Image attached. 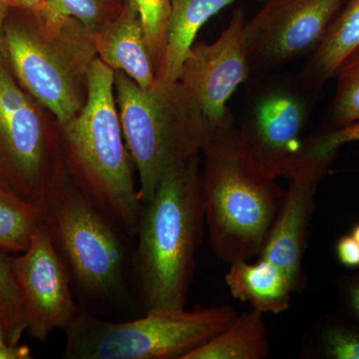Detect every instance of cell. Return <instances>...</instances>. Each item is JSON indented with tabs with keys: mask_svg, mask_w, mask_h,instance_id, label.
Segmentation results:
<instances>
[{
	"mask_svg": "<svg viewBox=\"0 0 359 359\" xmlns=\"http://www.w3.org/2000/svg\"><path fill=\"white\" fill-rule=\"evenodd\" d=\"M13 269L25 306L26 332L44 341L54 330H65L79 308L71 294L69 269L43 223L27 249L13 257Z\"/></svg>",
	"mask_w": 359,
	"mask_h": 359,
	"instance_id": "7c38bea8",
	"label": "cell"
},
{
	"mask_svg": "<svg viewBox=\"0 0 359 359\" xmlns=\"http://www.w3.org/2000/svg\"><path fill=\"white\" fill-rule=\"evenodd\" d=\"M53 13L74 18L89 33L100 29L122 9L120 0H48Z\"/></svg>",
	"mask_w": 359,
	"mask_h": 359,
	"instance_id": "603a6c76",
	"label": "cell"
},
{
	"mask_svg": "<svg viewBox=\"0 0 359 359\" xmlns=\"http://www.w3.org/2000/svg\"><path fill=\"white\" fill-rule=\"evenodd\" d=\"M114 85L125 143L139 175V196L146 203L170 168L199 156L209 126L179 82L143 89L119 71Z\"/></svg>",
	"mask_w": 359,
	"mask_h": 359,
	"instance_id": "5b68a950",
	"label": "cell"
},
{
	"mask_svg": "<svg viewBox=\"0 0 359 359\" xmlns=\"http://www.w3.org/2000/svg\"><path fill=\"white\" fill-rule=\"evenodd\" d=\"M32 349L26 344H11L0 321V359H30Z\"/></svg>",
	"mask_w": 359,
	"mask_h": 359,
	"instance_id": "f1b7e54d",
	"label": "cell"
},
{
	"mask_svg": "<svg viewBox=\"0 0 359 359\" xmlns=\"http://www.w3.org/2000/svg\"><path fill=\"white\" fill-rule=\"evenodd\" d=\"M0 321L11 344L26 332L25 306L13 269V257L0 249Z\"/></svg>",
	"mask_w": 359,
	"mask_h": 359,
	"instance_id": "44dd1931",
	"label": "cell"
},
{
	"mask_svg": "<svg viewBox=\"0 0 359 359\" xmlns=\"http://www.w3.org/2000/svg\"><path fill=\"white\" fill-rule=\"evenodd\" d=\"M344 4V0H266L243 30L252 74L311 56Z\"/></svg>",
	"mask_w": 359,
	"mask_h": 359,
	"instance_id": "30bf717a",
	"label": "cell"
},
{
	"mask_svg": "<svg viewBox=\"0 0 359 359\" xmlns=\"http://www.w3.org/2000/svg\"><path fill=\"white\" fill-rule=\"evenodd\" d=\"M318 349L328 359H359V330L349 323L330 318L320 330Z\"/></svg>",
	"mask_w": 359,
	"mask_h": 359,
	"instance_id": "cb8c5ba5",
	"label": "cell"
},
{
	"mask_svg": "<svg viewBox=\"0 0 359 359\" xmlns=\"http://www.w3.org/2000/svg\"><path fill=\"white\" fill-rule=\"evenodd\" d=\"M201 194L215 254L231 264L261 254L285 191L245 147L231 113L209 127Z\"/></svg>",
	"mask_w": 359,
	"mask_h": 359,
	"instance_id": "6da1fadb",
	"label": "cell"
},
{
	"mask_svg": "<svg viewBox=\"0 0 359 359\" xmlns=\"http://www.w3.org/2000/svg\"><path fill=\"white\" fill-rule=\"evenodd\" d=\"M43 119L0 56V189L40 205L52 177Z\"/></svg>",
	"mask_w": 359,
	"mask_h": 359,
	"instance_id": "9c48e42d",
	"label": "cell"
},
{
	"mask_svg": "<svg viewBox=\"0 0 359 359\" xmlns=\"http://www.w3.org/2000/svg\"><path fill=\"white\" fill-rule=\"evenodd\" d=\"M230 266L224 280L238 301L263 313L280 314L290 309L295 290L282 269L261 257L257 263L238 261Z\"/></svg>",
	"mask_w": 359,
	"mask_h": 359,
	"instance_id": "9a60e30c",
	"label": "cell"
},
{
	"mask_svg": "<svg viewBox=\"0 0 359 359\" xmlns=\"http://www.w3.org/2000/svg\"><path fill=\"white\" fill-rule=\"evenodd\" d=\"M39 205L43 224L80 290L102 299L118 294L126 264L121 230L59 171Z\"/></svg>",
	"mask_w": 359,
	"mask_h": 359,
	"instance_id": "52a82bcc",
	"label": "cell"
},
{
	"mask_svg": "<svg viewBox=\"0 0 359 359\" xmlns=\"http://www.w3.org/2000/svg\"><path fill=\"white\" fill-rule=\"evenodd\" d=\"M115 73L98 57L86 78L83 107L62 127L76 185L125 236L136 235L143 202L133 178L114 97Z\"/></svg>",
	"mask_w": 359,
	"mask_h": 359,
	"instance_id": "3957f363",
	"label": "cell"
},
{
	"mask_svg": "<svg viewBox=\"0 0 359 359\" xmlns=\"http://www.w3.org/2000/svg\"><path fill=\"white\" fill-rule=\"evenodd\" d=\"M204 224L196 156L170 168L142 207L134 269L145 313L185 308Z\"/></svg>",
	"mask_w": 359,
	"mask_h": 359,
	"instance_id": "7a4b0ae2",
	"label": "cell"
},
{
	"mask_svg": "<svg viewBox=\"0 0 359 359\" xmlns=\"http://www.w3.org/2000/svg\"><path fill=\"white\" fill-rule=\"evenodd\" d=\"M351 236L359 243V224L354 226Z\"/></svg>",
	"mask_w": 359,
	"mask_h": 359,
	"instance_id": "4dcf8cb0",
	"label": "cell"
},
{
	"mask_svg": "<svg viewBox=\"0 0 359 359\" xmlns=\"http://www.w3.org/2000/svg\"><path fill=\"white\" fill-rule=\"evenodd\" d=\"M6 2L9 9L15 8L30 11L44 20L57 21L65 18L63 16L52 13L48 0H6Z\"/></svg>",
	"mask_w": 359,
	"mask_h": 359,
	"instance_id": "484cf974",
	"label": "cell"
},
{
	"mask_svg": "<svg viewBox=\"0 0 359 359\" xmlns=\"http://www.w3.org/2000/svg\"><path fill=\"white\" fill-rule=\"evenodd\" d=\"M89 36L97 57L106 65L128 75L141 88L151 89L157 84L140 18L127 0L113 20Z\"/></svg>",
	"mask_w": 359,
	"mask_h": 359,
	"instance_id": "5bb4252c",
	"label": "cell"
},
{
	"mask_svg": "<svg viewBox=\"0 0 359 359\" xmlns=\"http://www.w3.org/2000/svg\"><path fill=\"white\" fill-rule=\"evenodd\" d=\"M42 223L39 205L0 189V249L9 254L25 252Z\"/></svg>",
	"mask_w": 359,
	"mask_h": 359,
	"instance_id": "d6986e66",
	"label": "cell"
},
{
	"mask_svg": "<svg viewBox=\"0 0 359 359\" xmlns=\"http://www.w3.org/2000/svg\"><path fill=\"white\" fill-rule=\"evenodd\" d=\"M245 21V11L237 9L216 41L193 45L184 61L179 83L209 127L231 114L228 101L252 75L243 37Z\"/></svg>",
	"mask_w": 359,
	"mask_h": 359,
	"instance_id": "4fadbf2b",
	"label": "cell"
},
{
	"mask_svg": "<svg viewBox=\"0 0 359 359\" xmlns=\"http://www.w3.org/2000/svg\"><path fill=\"white\" fill-rule=\"evenodd\" d=\"M264 314L252 309L237 316L230 325L182 359L266 358L269 344Z\"/></svg>",
	"mask_w": 359,
	"mask_h": 359,
	"instance_id": "e0dca14e",
	"label": "cell"
},
{
	"mask_svg": "<svg viewBox=\"0 0 359 359\" xmlns=\"http://www.w3.org/2000/svg\"><path fill=\"white\" fill-rule=\"evenodd\" d=\"M230 306L165 308L128 321H106L80 309L65 328L68 359H182L230 325Z\"/></svg>",
	"mask_w": 359,
	"mask_h": 359,
	"instance_id": "8992f818",
	"label": "cell"
},
{
	"mask_svg": "<svg viewBox=\"0 0 359 359\" xmlns=\"http://www.w3.org/2000/svg\"><path fill=\"white\" fill-rule=\"evenodd\" d=\"M337 89L330 107V122L335 130L359 121V48L339 66Z\"/></svg>",
	"mask_w": 359,
	"mask_h": 359,
	"instance_id": "ffe728a7",
	"label": "cell"
},
{
	"mask_svg": "<svg viewBox=\"0 0 359 359\" xmlns=\"http://www.w3.org/2000/svg\"><path fill=\"white\" fill-rule=\"evenodd\" d=\"M359 48V0H349L335 16L320 46L302 70L320 87Z\"/></svg>",
	"mask_w": 359,
	"mask_h": 359,
	"instance_id": "ac0fdd59",
	"label": "cell"
},
{
	"mask_svg": "<svg viewBox=\"0 0 359 359\" xmlns=\"http://www.w3.org/2000/svg\"><path fill=\"white\" fill-rule=\"evenodd\" d=\"M237 0H171L166 48L157 82L162 86L178 83L184 61L202 26L222 9Z\"/></svg>",
	"mask_w": 359,
	"mask_h": 359,
	"instance_id": "2e32d148",
	"label": "cell"
},
{
	"mask_svg": "<svg viewBox=\"0 0 359 359\" xmlns=\"http://www.w3.org/2000/svg\"><path fill=\"white\" fill-rule=\"evenodd\" d=\"M320 89L302 70L250 83L238 131L252 159L269 176L287 178L301 157Z\"/></svg>",
	"mask_w": 359,
	"mask_h": 359,
	"instance_id": "ba28073f",
	"label": "cell"
},
{
	"mask_svg": "<svg viewBox=\"0 0 359 359\" xmlns=\"http://www.w3.org/2000/svg\"><path fill=\"white\" fill-rule=\"evenodd\" d=\"M4 59L23 89L55 116L61 128L83 107L82 79L95 59L89 33L66 18L45 22L22 9H9L4 30Z\"/></svg>",
	"mask_w": 359,
	"mask_h": 359,
	"instance_id": "277c9868",
	"label": "cell"
},
{
	"mask_svg": "<svg viewBox=\"0 0 359 359\" xmlns=\"http://www.w3.org/2000/svg\"><path fill=\"white\" fill-rule=\"evenodd\" d=\"M140 18L149 51L159 69L166 48L171 0H127Z\"/></svg>",
	"mask_w": 359,
	"mask_h": 359,
	"instance_id": "7402d4cb",
	"label": "cell"
},
{
	"mask_svg": "<svg viewBox=\"0 0 359 359\" xmlns=\"http://www.w3.org/2000/svg\"><path fill=\"white\" fill-rule=\"evenodd\" d=\"M337 152L325 146L320 135L306 139V149L287 176L289 187L282 207L259 255L290 276L295 292H301L304 287L302 259L314 199Z\"/></svg>",
	"mask_w": 359,
	"mask_h": 359,
	"instance_id": "8fae6325",
	"label": "cell"
},
{
	"mask_svg": "<svg viewBox=\"0 0 359 359\" xmlns=\"http://www.w3.org/2000/svg\"><path fill=\"white\" fill-rule=\"evenodd\" d=\"M9 8L6 0H0V55L4 58V30Z\"/></svg>",
	"mask_w": 359,
	"mask_h": 359,
	"instance_id": "f546056e",
	"label": "cell"
},
{
	"mask_svg": "<svg viewBox=\"0 0 359 359\" xmlns=\"http://www.w3.org/2000/svg\"><path fill=\"white\" fill-rule=\"evenodd\" d=\"M323 143L328 148L337 150L340 146L349 142L359 141V121L344 127V128L334 130L320 135Z\"/></svg>",
	"mask_w": 359,
	"mask_h": 359,
	"instance_id": "83f0119b",
	"label": "cell"
},
{
	"mask_svg": "<svg viewBox=\"0 0 359 359\" xmlns=\"http://www.w3.org/2000/svg\"><path fill=\"white\" fill-rule=\"evenodd\" d=\"M335 285L344 308L359 323V273L337 276Z\"/></svg>",
	"mask_w": 359,
	"mask_h": 359,
	"instance_id": "d4e9b609",
	"label": "cell"
},
{
	"mask_svg": "<svg viewBox=\"0 0 359 359\" xmlns=\"http://www.w3.org/2000/svg\"><path fill=\"white\" fill-rule=\"evenodd\" d=\"M337 256L347 268H359V243L351 235L342 236L337 241Z\"/></svg>",
	"mask_w": 359,
	"mask_h": 359,
	"instance_id": "4316f807",
	"label": "cell"
}]
</instances>
